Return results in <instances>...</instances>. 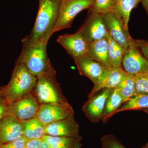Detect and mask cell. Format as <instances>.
I'll return each mask as SVG.
<instances>
[{"label":"cell","mask_w":148,"mask_h":148,"mask_svg":"<svg viewBox=\"0 0 148 148\" xmlns=\"http://www.w3.org/2000/svg\"><path fill=\"white\" fill-rule=\"evenodd\" d=\"M61 0H39V8L34 27L22 40V45L48 43L58 19Z\"/></svg>","instance_id":"6da1fadb"},{"label":"cell","mask_w":148,"mask_h":148,"mask_svg":"<svg viewBox=\"0 0 148 148\" xmlns=\"http://www.w3.org/2000/svg\"><path fill=\"white\" fill-rule=\"evenodd\" d=\"M37 81V77L24 64L16 62L9 82L2 87L3 95L9 103H13L33 92Z\"/></svg>","instance_id":"7a4b0ae2"},{"label":"cell","mask_w":148,"mask_h":148,"mask_svg":"<svg viewBox=\"0 0 148 148\" xmlns=\"http://www.w3.org/2000/svg\"><path fill=\"white\" fill-rule=\"evenodd\" d=\"M37 77L33 92L40 105L68 102L56 80V72L50 61L45 71Z\"/></svg>","instance_id":"3957f363"},{"label":"cell","mask_w":148,"mask_h":148,"mask_svg":"<svg viewBox=\"0 0 148 148\" xmlns=\"http://www.w3.org/2000/svg\"><path fill=\"white\" fill-rule=\"evenodd\" d=\"M47 44L22 45L21 54L16 62L24 64L30 73L38 76L45 71L50 61L47 52Z\"/></svg>","instance_id":"277c9868"},{"label":"cell","mask_w":148,"mask_h":148,"mask_svg":"<svg viewBox=\"0 0 148 148\" xmlns=\"http://www.w3.org/2000/svg\"><path fill=\"white\" fill-rule=\"evenodd\" d=\"M94 2V0H61L59 14L53 34L71 28L77 14L84 10H90Z\"/></svg>","instance_id":"5b68a950"},{"label":"cell","mask_w":148,"mask_h":148,"mask_svg":"<svg viewBox=\"0 0 148 148\" xmlns=\"http://www.w3.org/2000/svg\"><path fill=\"white\" fill-rule=\"evenodd\" d=\"M128 42L123 58L122 67L126 73L134 76L148 75V60L141 53L131 36Z\"/></svg>","instance_id":"8992f818"},{"label":"cell","mask_w":148,"mask_h":148,"mask_svg":"<svg viewBox=\"0 0 148 148\" xmlns=\"http://www.w3.org/2000/svg\"><path fill=\"white\" fill-rule=\"evenodd\" d=\"M73 116V109L67 102L41 104L36 117L45 125Z\"/></svg>","instance_id":"52a82bcc"},{"label":"cell","mask_w":148,"mask_h":148,"mask_svg":"<svg viewBox=\"0 0 148 148\" xmlns=\"http://www.w3.org/2000/svg\"><path fill=\"white\" fill-rule=\"evenodd\" d=\"M40 103L33 92L18 101L10 103V115L20 121L35 118L39 110Z\"/></svg>","instance_id":"ba28073f"},{"label":"cell","mask_w":148,"mask_h":148,"mask_svg":"<svg viewBox=\"0 0 148 148\" xmlns=\"http://www.w3.org/2000/svg\"><path fill=\"white\" fill-rule=\"evenodd\" d=\"M79 30L88 43L107 38L109 35L103 14L90 11Z\"/></svg>","instance_id":"9c48e42d"},{"label":"cell","mask_w":148,"mask_h":148,"mask_svg":"<svg viewBox=\"0 0 148 148\" xmlns=\"http://www.w3.org/2000/svg\"><path fill=\"white\" fill-rule=\"evenodd\" d=\"M57 41L73 59L87 56L89 43L79 30L74 34L59 36Z\"/></svg>","instance_id":"30bf717a"},{"label":"cell","mask_w":148,"mask_h":148,"mask_svg":"<svg viewBox=\"0 0 148 148\" xmlns=\"http://www.w3.org/2000/svg\"><path fill=\"white\" fill-rule=\"evenodd\" d=\"M103 16L109 35L126 50L129 45L128 39L130 35L128 30L125 29L122 19L112 12L103 14Z\"/></svg>","instance_id":"8fae6325"},{"label":"cell","mask_w":148,"mask_h":148,"mask_svg":"<svg viewBox=\"0 0 148 148\" xmlns=\"http://www.w3.org/2000/svg\"><path fill=\"white\" fill-rule=\"evenodd\" d=\"M113 89H105L99 94L88 98L84 104L82 110L92 123H98L103 118L107 99Z\"/></svg>","instance_id":"7c38bea8"},{"label":"cell","mask_w":148,"mask_h":148,"mask_svg":"<svg viewBox=\"0 0 148 148\" xmlns=\"http://www.w3.org/2000/svg\"><path fill=\"white\" fill-rule=\"evenodd\" d=\"M45 135L53 137L79 136V125L74 116L44 125Z\"/></svg>","instance_id":"4fadbf2b"},{"label":"cell","mask_w":148,"mask_h":148,"mask_svg":"<svg viewBox=\"0 0 148 148\" xmlns=\"http://www.w3.org/2000/svg\"><path fill=\"white\" fill-rule=\"evenodd\" d=\"M74 60L80 75L87 77L94 84L98 82L109 69L87 56Z\"/></svg>","instance_id":"5bb4252c"},{"label":"cell","mask_w":148,"mask_h":148,"mask_svg":"<svg viewBox=\"0 0 148 148\" xmlns=\"http://www.w3.org/2000/svg\"><path fill=\"white\" fill-rule=\"evenodd\" d=\"M125 73L126 72L122 67H112L108 69L98 82L94 84L92 90L88 94V98L93 97L101 90L117 88Z\"/></svg>","instance_id":"9a60e30c"},{"label":"cell","mask_w":148,"mask_h":148,"mask_svg":"<svg viewBox=\"0 0 148 148\" xmlns=\"http://www.w3.org/2000/svg\"><path fill=\"white\" fill-rule=\"evenodd\" d=\"M21 122L12 116L0 120V145L9 143L22 137Z\"/></svg>","instance_id":"2e32d148"},{"label":"cell","mask_w":148,"mask_h":148,"mask_svg":"<svg viewBox=\"0 0 148 148\" xmlns=\"http://www.w3.org/2000/svg\"><path fill=\"white\" fill-rule=\"evenodd\" d=\"M87 56L98 61L108 69L112 68L109 61L107 38L89 43Z\"/></svg>","instance_id":"e0dca14e"},{"label":"cell","mask_w":148,"mask_h":148,"mask_svg":"<svg viewBox=\"0 0 148 148\" xmlns=\"http://www.w3.org/2000/svg\"><path fill=\"white\" fill-rule=\"evenodd\" d=\"M20 122L22 127V135L27 140L42 139L45 135V126L36 117Z\"/></svg>","instance_id":"ac0fdd59"},{"label":"cell","mask_w":148,"mask_h":148,"mask_svg":"<svg viewBox=\"0 0 148 148\" xmlns=\"http://www.w3.org/2000/svg\"><path fill=\"white\" fill-rule=\"evenodd\" d=\"M142 0H117L116 4L111 12L123 21L125 29L128 30V23L130 13L133 9Z\"/></svg>","instance_id":"d6986e66"},{"label":"cell","mask_w":148,"mask_h":148,"mask_svg":"<svg viewBox=\"0 0 148 148\" xmlns=\"http://www.w3.org/2000/svg\"><path fill=\"white\" fill-rule=\"evenodd\" d=\"M123 103L124 101L118 89H113L106 101L103 118L101 120L103 123H106L116 114V112Z\"/></svg>","instance_id":"ffe728a7"},{"label":"cell","mask_w":148,"mask_h":148,"mask_svg":"<svg viewBox=\"0 0 148 148\" xmlns=\"http://www.w3.org/2000/svg\"><path fill=\"white\" fill-rule=\"evenodd\" d=\"M53 148H81L82 138L75 137H53L44 135L42 138Z\"/></svg>","instance_id":"44dd1931"},{"label":"cell","mask_w":148,"mask_h":148,"mask_svg":"<svg viewBox=\"0 0 148 148\" xmlns=\"http://www.w3.org/2000/svg\"><path fill=\"white\" fill-rule=\"evenodd\" d=\"M107 39L108 47L109 59L111 66L113 68L122 67V62L125 50L109 34Z\"/></svg>","instance_id":"7402d4cb"},{"label":"cell","mask_w":148,"mask_h":148,"mask_svg":"<svg viewBox=\"0 0 148 148\" xmlns=\"http://www.w3.org/2000/svg\"><path fill=\"white\" fill-rule=\"evenodd\" d=\"M148 108V94H136L123 103L116 114L123 111L141 110Z\"/></svg>","instance_id":"603a6c76"},{"label":"cell","mask_w":148,"mask_h":148,"mask_svg":"<svg viewBox=\"0 0 148 148\" xmlns=\"http://www.w3.org/2000/svg\"><path fill=\"white\" fill-rule=\"evenodd\" d=\"M117 88L124 102L129 100L135 95L136 91L135 76L126 73Z\"/></svg>","instance_id":"cb8c5ba5"},{"label":"cell","mask_w":148,"mask_h":148,"mask_svg":"<svg viewBox=\"0 0 148 148\" xmlns=\"http://www.w3.org/2000/svg\"><path fill=\"white\" fill-rule=\"evenodd\" d=\"M117 0H94L90 12L104 14L111 12L116 4Z\"/></svg>","instance_id":"d4e9b609"},{"label":"cell","mask_w":148,"mask_h":148,"mask_svg":"<svg viewBox=\"0 0 148 148\" xmlns=\"http://www.w3.org/2000/svg\"><path fill=\"white\" fill-rule=\"evenodd\" d=\"M102 148H126L112 134L104 135L101 139Z\"/></svg>","instance_id":"484cf974"},{"label":"cell","mask_w":148,"mask_h":148,"mask_svg":"<svg viewBox=\"0 0 148 148\" xmlns=\"http://www.w3.org/2000/svg\"><path fill=\"white\" fill-rule=\"evenodd\" d=\"M136 94H148V75L135 76Z\"/></svg>","instance_id":"4316f807"},{"label":"cell","mask_w":148,"mask_h":148,"mask_svg":"<svg viewBox=\"0 0 148 148\" xmlns=\"http://www.w3.org/2000/svg\"><path fill=\"white\" fill-rule=\"evenodd\" d=\"M10 103L7 101L2 92V87L0 91V120L10 115Z\"/></svg>","instance_id":"83f0119b"},{"label":"cell","mask_w":148,"mask_h":148,"mask_svg":"<svg viewBox=\"0 0 148 148\" xmlns=\"http://www.w3.org/2000/svg\"><path fill=\"white\" fill-rule=\"evenodd\" d=\"M28 140L22 136L12 142L0 145V148H24Z\"/></svg>","instance_id":"f1b7e54d"},{"label":"cell","mask_w":148,"mask_h":148,"mask_svg":"<svg viewBox=\"0 0 148 148\" xmlns=\"http://www.w3.org/2000/svg\"><path fill=\"white\" fill-rule=\"evenodd\" d=\"M134 40L137 47L148 60V41L145 40Z\"/></svg>","instance_id":"f546056e"},{"label":"cell","mask_w":148,"mask_h":148,"mask_svg":"<svg viewBox=\"0 0 148 148\" xmlns=\"http://www.w3.org/2000/svg\"><path fill=\"white\" fill-rule=\"evenodd\" d=\"M42 139L28 140L24 148H39L41 143Z\"/></svg>","instance_id":"4dcf8cb0"},{"label":"cell","mask_w":148,"mask_h":148,"mask_svg":"<svg viewBox=\"0 0 148 148\" xmlns=\"http://www.w3.org/2000/svg\"><path fill=\"white\" fill-rule=\"evenodd\" d=\"M39 148H53L49 144L47 143L46 141L43 140H42L41 143Z\"/></svg>","instance_id":"1f68e13d"},{"label":"cell","mask_w":148,"mask_h":148,"mask_svg":"<svg viewBox=\"0 0 148 148\" xmlns=\"http://www.w3.org/2000/svg\"><path fill=\"white\" fill-rule=\"evenodd\" d=\"M142 3L148 16V0H142Z\"/></svg>","instance_id":"d6a6232c"},{"label":"cell","mask_w":148,"mask_h":148,"mask_svg":"<svg viewBox=\"0 0 148 148\" xmlns=\"http://www.w3.org/2000/svg\"><path fill=\"white\" fill-rule=\"evenodd\" d=\"M141 148H148V142L145 145L143 146Z\"/></svg>","instance_id":"836d02e7"},{"label":"cell","mask_w":148,"mask_h":148,"mask_svg":"<svg viewBox=\"0 0 148 148\" xmlns=\"http://www.w3.org/2000/svg\"><path fill=\"white\" fill-rule=\"evenodd\" d=\"M142 110L144 111V112H145L146 113L148 114V108L143 109V110Z\"/></svg>","instance_id":"e575fe53"},{"label":"cell","mask_w":148,"mask_h":148,"mask_svg":"<svg viewBox=\"0 0 148 148\" xmlns=\"http://www.w3.org/2000/svg\"><path fill=\"white\" fill-rule=\"evenodd\" d=\"M1 87H0V91H1Z\"/></svg>","instance_id":"d590c367"},{"label":"cell","mask_w":148,"mask_h":148,"mask_svg":"<svg viewBox=\"0 0 148 148\" xmlns=\"http://www.w3.org/2000/svg\"></svg>","instance_id":"8d00e7d4"}]
</instances>
